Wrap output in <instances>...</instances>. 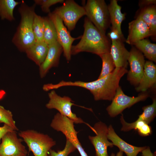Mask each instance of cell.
Listing matches in <instances>:
<instances>
[{
  "label": "cell",
  "instance_id": "obj_32",
  "mask_svg": "<svg viewBox=\"0 0 156 156\" xmlns=\"http://www.w3.org/2000/svg\"><path fill=\"white\" fill-rule=\"evenodd\" d=\"M107 36L111 41H121L124 42L126 41L123 34H120L117 30L112 27Z\"/></svg>",
  "mask_w": 156,
  "mask_h": 156
},
{
  "label": "cell",
  "instance_id": "obj_12",
  "mask_svg": "<svg viewBox=\"0 0 156 156\" xmlns=\"http://www.w3.org/2000/svg\"><path fill=\"white\" fill-rule=\"evenodd\" d=\"M130 69L127 73V79L135 87L139 84L142 77L145 62L143 53L135 47L129 51L128 59Z\"/></svg>",
  "mask_w": 156,
  "mask_h": 156
},
{
  "label": "cell",
  "instance_id": "obj_7",
  "mask_svg": "<svg viewBox=\"0 0 156 156\" xmlns=\"http://www.w3.org/2000/svg\"><path fill=\"white\" fill-rule=\"evenodd\" d=\"M74 122L59 112L54 115L50 126L57 131L62 132L78 150L81 156H88L82 146L77 137L78 132L75 129Z\"/></svg>",
  "mask_w": 156,
  "mask_h": 156
},
{
  "label": "cell",
  "instance_id": "obj_10",
  "mask_svg": "<svg viewBox=\"0 0 156 156\" xmlns=\"http://www.w3.org/2000/svg\"><path fill=\"white\" fill-rule=\"evenodd\" d=\"M16 131L8 132L2 138L0 143V156H27L28 151Z\"/></svg>",
  "mask_w": 156,
  "mask_h": 156
},
{
  "label": "cell",
  "instance_id": "obj_27",
  "mask_svg": "<svg viewBox=\"0 0 156 156\" xmlns=\"http://www.w3.org/2000/svg\"><path fill=\"white\" fill-rule=\"evenodd\" d=\"M153 103L151 105L143 107L142 113L138 116L137 119L142 120L148 124L154 119L156 116V98H152Z\"/></svg>",
  "mask_w": 156,
  "mask_h": 156
},
{
  "label": "cell",
  "instance_id": "obj_36",
  "mask_svg": "<svg viewBox=\"0 0 156 156\" xmlns=\"http://www.w3.org/2000/svg\"><path fill=\"white\" fill-rule=\"evenodd\" d=\"M123 152L122 151H120L117 153L116 155L114 153H112L111 155V156H123Z\"/></svg>",
  "mask_w": 156,
  "mask_h": 156
},
{
  "label": "cell",
  "instance_id": "obj_18",
  "mask_svg": "<svg viewBox=\"0 0 156 156\" xmlns=\"http://www.w3.org/2000/svg\"><path fill=\"white\" fill-rule=\"evenodd\" d=\"M111 42L110 53L116 68L127 69L129 52L125 47L123 42L121 41Z\"/></svg>",
  "mask_w": 156,
  "mask_h": 156
},
{
  "label": "cell",
  "instance_id": "obj_30",
  "mask_svg": "<svg viewBox=\"0 0 156 156\" xmlns=\"http://www.w3.org/2000/svg\"><path fill=\"white\" fill-rule=\"evenodd\" d=\"M76 149L74 145L68 140L66 139L64 148L62 150L56 152L51 149L49 152V156H68L71 153Z\"/></svg>",
  "mask_w": 156,
  "mask_h": 156
},
{
  "label": "cell",
  "instance_id": "obj_34",
  "mask_svg": "<svg viewBox=\"0 0 156 156\" xmlns=\"http://www.w3.org/2000/svg\"><path fill=\"white\" fill-rule=\"evenodd\" d=\"M156 3V0H142L139 1V5L142 8L152 5H155Z\"/></svg>",
  "mask_w": 156,
  "mask_h": 156
},
{
  "label": "cell",
  "instance_id": "obj_6",
  "mask_svg": "<svg viewBox=\"0 0 156 156\" xmlns=\"http://www.w3.org/2000/svg\"><path fill=\"white\" fill-rule=\"evenodd\" d=\"M150 96L147 91L141 92L138 96H130L125 95L119 86L116 90L115 95L110 105L106 109L111 117H114L122 114L124 110L129 108L136 103L145 100Z\"/></svg>",
  "mask_w": 156,
  "mask_h": 156
},
{
  "label": "cell",
  "instance_id": "obj_14",
  "mask_svg": "<svg viewBox=\"0 0 156 156\" xmlns=\"http://www.w3.org/2000/svg\"><path fill=\"white\" fill-rule=\"evenodd\" d=\"M63 49L57 41L48 45V50L46 58L39 66V74L41 78L46 75L52 68L57 67Z\"/></svg>",
  "mask_w": 156,
  "mask_h": 156
},
{
  "label": "cell",
  "instance_id": "obj_26",
  "mask_svg": "<svg viewBox=\"0 0 156 156\" xmlns=\"http://www.w3.org/2000/svg\"><path fill=\"white\" fill-rule=\"evenodd\" d=\"M102 62L100 74L97 79L104 77L112 73L116 68L115 65L110 52L99 56Z\"/></svg>",
  "mask_w": 156,
  "mask_h": 156
},
{
  "label": "cell",
  "instance_id": "obj_20",
  "mask_svg": "<svg viewBox=\"0 0 156 156\" xmlns=\"http://www.w3.org/2000/svg\"><path fill=\"white\" fill-rule=\"evenodd\" d=\"M112 27L117 30L121 34H123L121 25L125 18V14L121 11V7L118 3V1L112 0L108 5Z\"/></svg>",
  "mask_w": 156,
  "mask_h": 156
},
{
  "label": "cell",
  "instance_id": "obj_31",
  "mask_svg": "<svg viewBox=\"0 0 156 156\" xmlns=\"http://www.w3.org/2000/svg\"><path fill=\"white\" fill-rule=\"evenodd\" d=\"M35 3L41 6L43 12L46 13L50 12V8L52 5L58 3H63L64 0H35Z\"/></svg>",
  "mask_w": 156,
  "mask_h": 156
},
{
  "label": "cell",
  "instance_id": "obj_22",
  "mask_svg": "<svg viewBox=\"0 0 156 156\" xmlns=\"http://www.w3.org/2000/svg\"><path fill=\"white\" fill-rule=\"evenodd\" d=\"M121 114L120 119L122 126L121 131L127 132L134 129L137 130L138 134L142 136H148L152 133L151 127L144 121L137 120L134 122L128 123L125 120L123 114Z\"/></svg>",
  "mask_w": 156,
  "mask_h": 156
},
{
  "label": "cell",
  "instance_id": "obj_21",
  "mask_svg": "<svg viewBox=\"0 0 156 156\" xmlns=\"http://www.w3.org/2000/svg\"><path fill=\"white\" fill-rule=\"evenodd\" d=\"M148 27L153 39L156 36V7L152 5L142 8L138 16Z\"/></svg>",
  "mask_w": 156,
  "mask_h": 156
},
{
  "label": "cell",
  "instance_id": "obj_25",
  "mask_svg": "<svg viewBox=\"0 0 156 156\" xmlns=\"http://www.w3.org/2000/svg\"><path fill=\"white\" fill-rule=\"evenodd\" d=\"M43 18L44 41L49 45L57 41L56 31L53 23L48 16Z\"/></svg>",
  "mask_w": 156,
  "mask_h": 156
},
{
  "label": "cell",
  "instance_id": "obj_16",
  "mask_svg": "<svg viewBox=\"0 0 156 156\" xmlns=\"http://www.w3.org/2000/svg\"><path fill=\"white\" fill-rule=\"evenodd\" d=\"M156 84V66L150 61L145 62L142 78L135 87L137 92L147 91L149 89L155 88Z\"/></svg>",
  "mask_w": 156,
  "mask_h": 156
},
{
  "label": "cell",
  "instance_id": "obj_2",
  "mask_svg": "<svg viewBox=\"0 0 156 156\" xmlns=\"http://www.w3.org/2000/svg\"><path fill=\"white\" fill-rule=\"evenodd\" d=\"M83 27L84 32L80 40L77 44L72 46L71 55L86 52L99 56L110 52V40L97 29L87 17L84 19Z\"/></svg>",
  "mask_w": 156,
  "mask_h": 156
},
{
  "label": "cell",
  "instance_id": "obj_9",
  "mask_svg": "<svg viewBox=\"0 0 156 156\" xmlns=\"http://www.w3.org/2000/svg\"><path fill=\"white\" fill-rule=\"evenodd\" d=\"M48 95L49 100L46 105L47 109H56L60 114L70 118L74 123H86L72 112L71 107L75 105L70 97L66 96L62 97L58 95L54 90L51 91Z\"/></svg>",
  "mask_w": 156,
  "mask_h": 156
},
{
  "label": "cell",
  "instance_id": "obj_13",
  "mask_svg": "<svg viewBox=\"0 0 156 156\" xmlns=\"http://www.w3.org/2000/svg\"><path fill=\"white\" fill-rule=\"evenodd\" d=\"M90 128L96 134L95 136L88 137L94 148L96 156H109L107 148H112L114 145L108 139V127L105 123L100 121L96 123L93 127Z\"/></svg>",
  "mask_w": 156,
  "mask_h": 156
},
{
  "label": "cell",
  "instance_id": "obj_24",
  "mask_svg": "<svg viewBox=\"0 0 156 156\" xmlns=\"http://www.w3.org/2000/svg\"><path fill=\"white\" fill-rule=\"evenodd\" d=\"M21 2L14 0H0V17L2 20L10 21L14 20L13 11L15 7Z\"/></svg>",
  "mask_w": 156,
  "mask_h": 156
},
{
  "label": "cell",
  "instance_id": "obj_11",
  "mask_svg": "<svg viewBox=\"0 0 156 156\" xmlns=\"http://www.w3.org/2000/svg\"><path fill=\"white\" fill-rule=\"evenodd\" d=\"M48 16L55 25L57 41L62 47L64 56L68 62L71 59V49L73 42L75 40L81 38V36L76 38L72 37L62 20L53 12L49 13Z\"/></svg>",
  "mask_w": 156,
  "mask_h": 156
},
{
  "label": "cell",
  "instance_id": "obj_23",
  "mask_svg": "<svg viewBox=\"0 0 156 156\" xmlns=\"http://www.w3.org/2000/svg\"><path fill=\"white\" fill-rule=\"evenodd\" d=\"M133 45L149 61L156 62V44L146 39L136 42Z\"/></svg>",
  "mask_w": 156,
  "mask_h": 156
},
{
  "label": "cell",
  "instance_id": "obj_3",
  "mask_svg": "<svg viewBox=\"0 0 156 156\" xmlns=\"http://www.w3.org/2000/svg\"><path fill=\"white\" fill-rule=\"evenodd\" d=\"M21 3L18 11L21 19L12 42L20 51L25 52L36 42L33 30L36 4L29 6L23 1Z\"/></svg>",
  "mask_w": 156,
  "mask_h": 156
},
{
  "label": "cell",
  "instance_id": "obj_1",
  "mask_svg": "<svg viewBox=\"0 0 156 156\" xmlns=\"http://www.w3.org/2000/svg\"><path fill=\"white\" fill-rule=\"evenodd\" d=\"M128 70L123 68H116L114 70L107 76L91 82L80 81H75L62 80L53 85L54 88L57 89L67 86L80 87L88 90L93 95L95 100L112 101L119 86L122 77Z\"/></svg>",
  "mask_w": 156,
  "mask_h": 156
},
{
  "label": "cell",
  "instance_id": "obj_17",
  "mask_svg": "<svg viewBox=\"0 0 156 156\" xmlns=\"http://www.w3.org/2000/svg\"><path fill=\"white\" fill-rule=\"evenodd\" d=\"M107 137L114 145L117 146L120 151L124 152L127 156H137L146 146L137 147L128 144L120 138L115 132L112 126L108 127Z\"/></svg>",
  "mask_w": 156,
  "mask_h": 156
},
{
  "label": "cell",
  "instance_id": "obj_8",
  "mask_svg": "<svg viewBox=\"0 0 156 156\" xmlns=\"http://www.w3.org/2000/svg\"><path fill=\"white\" fill-rule=\"evenodd\" d=\"M53 12L62 20L69 31L74 29L79 19L86 15L83 7L73 0L64 1L62 5L56 8Z\"/></svg>",
  "mask_w": 156,
  "mask_h": 156
},
{
  "label": "cell",
  "instance_id": "obj_5",
  "mask_svg": "<svg viewBox=\"0 0 156 156\" xmlns=\"http://www.w3.org/2000/svg\"><path fill=\"white\" fill-rule=\"evenodd\" d=\"M87 17L102 33L105 34L111 24L108 5L104 0H88L83 6Z\"/></svg>",
  "mask_w": 156,
  "mask_h": 156
},
{
  "label": "cell",
  "instance_id": "obj_35",
  "mask_svg": "<svg viewBox=\"0 0 156 156\" xmlns=\"http://www.w3.org/2000/svg\"><path fill=\"white\" fill-rule=\"evenodd\" d=\"M141 152L142 156H154L153 154L151 152L150 148L147 147Z\"/></svg>",
  "mask_w": 156,
  "mask_h": 156
},
{
  "label": "cell",
  "instance_id": "obj_4",
  "mask_svg": "<svg viewBox=\"0 0 156 156\" xmlns=\"http://www.w3.org/2000/svg\"><path fill=\"white\" fill-rule=\"evenodd\" d=\"M18 135L34 156H48L49 150L56 144L48 135L33 129L21 131Z\"/></svg>",
  "mask_w": 156,
  "mask_h": 156
},
{
  "label": "cell",
  "instance_id": "obj_29",
  "mask_svg": "<svg viewBox=\"0 0 156 156\" xmlns=\"http://www.w3.org/2000/svg\"><path fill=\"white\" fill-rule=\"evenodd\" d=\"M1 123L9 126L14 131H17L18 130L11 112L5 109L0 105V123Z\"/></svg>",
  "mask_w": 156,
  "mask_h": 156
},
{
  "label": "cell",
  "instance_id": "obj_19",
  "mask_svg": "<svg viewBox=\"0 0 156 156\" xmlns=\"http://www.w3.org/2000/svg\"><path fill=\"white\" fill-rule=\"evenodd\" d=\"M48 50V45L44 41L36 42L26 51L27 56L39 66L44 61Z\"/></svg>",
  "mask_w": 156,
  "mask_h": 156
},
{
  "label": "cell",
  "instance_id": "obj_15",
  "mask_svg": "<svg viewBox=\"0 0 156 156\" xmlns=\"http://www.w3.org/2000/svg\"><path fill=\"white\" fill-rule=\"evenodd\" d=\"M151 36L147 25L138 16L129 23V34L125 41L127 43L133 45L137 42Z\"/></svg>",
  "mask_w": 156,
  "mask_h": 156
},
{
  "label": "cell",
  "instance_id": "obj_33",
  "mask_svg": "<svg viewBox=\"0 0 156 156\" xmlns=\"http://www.w3.org/2000/svg\"><path fill=\"white\" fill-rule=\"evenodd\" d=\"M14 131V130L12 128L5 124H4L3 126L0 127V143L1 138L6 133Z\"/></svg>",
  "mask_w": 156,
  "mask_h": 156
},
{
  "label": "cell",
  "instance_id": "obj_28",
  "mask_svg": "<svg viewBox=\"0 0 156 156\" xmlns=\"http://www.w3.org/2000/svg\"><path fill=\"white\" fill-rule=\"evenodd\" d=\"M43 17L35 14L33 23V30L36 42L44 41Z\"/></svg>",
  "mask_w": 156,
  "mask_h": 156
}]
</instances>
